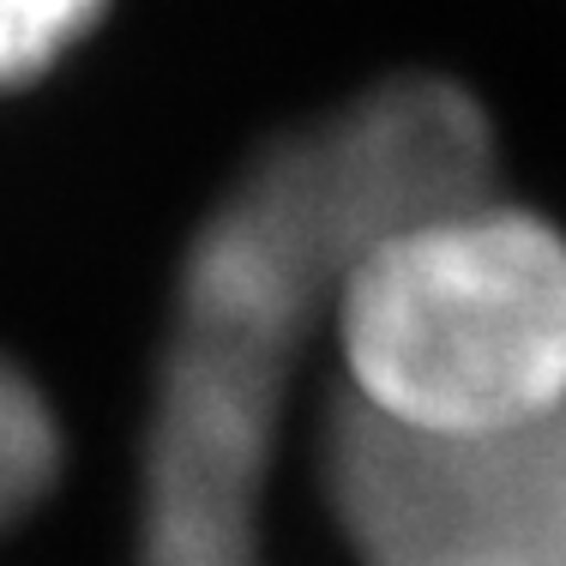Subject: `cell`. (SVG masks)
I'll return each mask as SVG.
<instances>
[{
    "mask_svg": "<svg viewBox=\"0 0 566 566\" xmlns=\"http://www.w3.org/2000/svg\"><path fill=\"white\" fill-rule=\"evenodd\" d=\"M489 187V109L447 73L380 78L229 175L169 290L133 566H265L290 380L344 260L374 229Z\"/></svg>",
    "mask_w": 566,
    "mask_h": 566,
    "instance_id": "1",
    "label": "cell"
},
{
    "mask_svg": "<svg viewBox=\"0 0 566 566\" xmlns=\"http://www.w3.org/2000/svg\"><path fill=\"white\" fill-rule=\"evenodd\" d=\"M349 403L410 434H494L566 403V229L470 193L374 229L326 295Z\"/></svg>",
    "mask_w": 566,
    "mask_h": 566,
    "instance_id": "2",
    "label": "cell"
},
{
    "mask_svg": "<svg viewBox=\"0 0 566 566\" xmlns=\"http://www.w3.org/2000/svg\"><path fill=\"white\" fill-rule=\"evenodd\" d=\"M319 489L356 566H566V403L494 434H410L338 398Z\"/></svg>",
    "mask_w": 566,
    "mask_h": 566,
    "instance_id": "3",
    "label": "cell"
},
{
    "mask_svg": "<svg viewBox=\"0 0 566 566\" xmlns=\"http://www.w3.org/2000/svg\"><path fill=\"white\" fill-rule=\"evenodd\" d=\"M61 464H66V440L43 386L0 356V531L31 518L55 494Z\"/></svg>",
    "mask_w": 566,
    "mask_h": 566,
    "instance_id": "4",
    "label": "cell"
},
{
    "mask_svg": "<svg viewBox=\"0 0 566 566\" xmlns=\"http://www.w3.org/2000/svg\"><path fill=\"white\" fill-rule=\"evenodd\" d=\"M109 0H0V91H24L78 36H91Z\"/></svg>",
    "mask_w": 566,
    "mask_h": 566,
    "instance_id": "5",
    "label": "cell"
}]
</instances>
